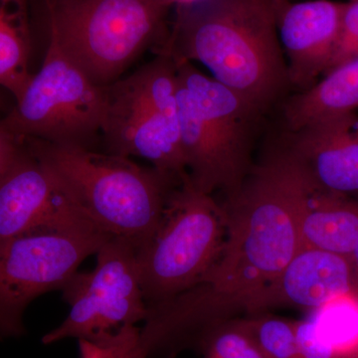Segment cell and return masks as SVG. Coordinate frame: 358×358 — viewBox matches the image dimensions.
I'll use <instances>...</instances> for the list:
<instances>
[{"instance_id": "1", "label": "cell", "mask_w": 358, "mask_h": 358, "mask_svg": "<svg viewBox=\"0 0 358 358\" xmlns=\"http://www.w3.org/2000/svg\"><path fill=\"white\" fill-rule=\"evenodd\" d=\"M303 178L284 150L253 167L222 205L225 236L213 267L197 285L224 320L246 315L247 301L301 249L298 211Z\"/></svg>"}, {"instance_id": "2", "label": "cell", "mask_w": 358, "mask_h": 358, "mask_svg": "<svg viewBox=\"0 0 358 358\" xmlns=\"http://www.w3.org/2000/svg\"><path fill=\"white\" fill-rule=\"evenodd\" d=\"M278 0H201L178 7L159 53L199 62L219 83L265 110L289 83L277 28Z\"/></svg>"}, {"instance_id": "3", "label": "cell", "mask_w": 358, "mask_h": 358, "mask_svg": "<svg viewBox=\"0 0 358 358\" xmlns=\"http://www.w3.org/2000/svg\"><path fill=\"white\" fill-rule=\"evenodd\" d=\"M25 141L99 229L129 240L136 248L157 229L169 194L181 182L131 157L78 145Z\"/></svg>"}, {"instance_id": "4", "label": "cell", "mask_w": 358, "mask_h": 358, "mask_svg": "<svg viewBox=\"0 0 358 358\" xmlns=\"http://www.w3.org/2000/svg\"><path fill=\"white\" fill-rule=\"evenodd\" d=\"M181 150L190 182L212 194L234 192L251 171L250 152L263 110L193 63H178Z\"/></svg>"}, {"instance_id": "5", "label": "cell", "mask_w": 358, "mask_h": 358, "mask_svg": "<svg viewBox=\"0 0 358 358\" xmlns=\"http://www.w3.org/2000/svg\"><path fill=\"white\" fill-rule=\"evenodd\" d=\"M136 245L110 237L96 252L92 272L73 275L61 289L70 306L64 322L45 334L49 345L76 338L81 358H109L128 348L147 317L136 265Z\"/></svg>"}, {"instance_id": "6", "label": "cell", "mask_w": 358, "mask_h": 358, "mask_svg": "<svg viewBox=\"0 0 358 358\" xmlns=\"http://www.w3.org/2000/svg\"><path fill=\"white\" fill-rule=\"evenodd\" d=\"M224 236L222 205L186 176L169 194L157 229L136 249L148 308L200 284L217 260Z\"/></svg>"}, {"instance_id": "7", "label": "cell", "mask_w": 358, "mask_h": 358, "mask_svg": "<svg viewBox=\"0 0 358 358\" xmlns=\"http://www.w3.org/2000/svg\"><path fill=\"white\" fill-rule=\"evenodd\" d=\"M167 0H50V42L107 87L157 36Z\"/></svg>"}, {"instance_id": "8", "label": "cell", "mask_w": 358, "mask_h": 358, "mask_svg": "<svg viewBox=\"0 0 358 358\" xmlns=\"http://www.w3.org/2000/svg\"><path fill=\"white\" fill-rule=\"evenodd\" d=\"M178 63L159 56L107 86L102 136L107 152L147 159L176 180L188 176L178 122Z\"/></svg>"}, {"instance_id": "9", "label": "cell", "mask_w": 358, "mask_h": 358, "mask_svg": "<svg viewBox=\"0 0 358 358\" xmlns=\"http://www.w3.org/2000/svg\"><path fill=\"white\" fill-rule=\"evenodd\" d=\"M107 87L99 86L55 45L0 126L14 138L94 148L102 134Z\"/></svg>"}, {"instance_id": "10", "label": "cell", "mask_w": 358, "mask_h": 358, "mask_svg": "<svg viewBox=\"0 0 358 358\" xmlns=\"http://www.w3.org/2000/svg\"><path fill=\"white\" fill-rule=\"evenodd\" d=\"M110 236L96 226L33 231L0 241V341L24 334L30 303L60 289Z\"/></svg>"}, {"instance_id": "11", "label": "cell", "mask_w": 358, "mask_h": 358, "mask_svg": "<svg viewBox=\"0 0 358 358\" xmlns=\"http://www.w3.org/2000/svg\"><path fill=\"white\" fill-rule=\"evenodd\" d=\"M85 226L96 225L22 141L20 154L0 176V241L33 231Z\"/></svg>"}, {"instance_id": "12", "label": "cell", "mask_w": 358, "mask_h": 358, "mask_svg": "<svg viewBox=\"0 0 358 358\" xmlns=\"http://www.w3.org/2000/svg\"><path fill=\"white\" fill-rule=\"evenodd\" d=\"M282 148L308 187L358 201V115H334L291 131Z\"/></svg>"}, {"instance_id": "13", "label": "cell", "mask_w": 358, "mask_h": 358, "mask_svg": "<svg viewBox=\"0 0 358 358\" xmlns=\"http://www.w3.org/2000/svg\"><path fill=\"white\" fill-rule=\"evenodd\" d=\"M345 3L278 0L277 28L289 83L308 89L331 68Z\"/></svg>"}, {"instance_id": "14", "label": "cell", "mask_w": 358, "mask_h": 358, "mask_svg": "<svg viewBox=\"0 0 358 358\" xmlns=\"http://www.w3.org/2000/svg\"><path fill=\"white\" fill-rule=\"evenodd\" d=\"M357 291L350 258L313 248H301L270 284L254 294L246 315L270 308L317 310L336 296Z\"/></svg>"}, {"instance_id": "15", "label": "cell", "mask_w": 358, "mask_h": 358, "mask_svg": "<svg viewBox=\"0 0 358 358\" xmlns=\"http://www.w3.org/2000/svg\"><path fill=\"white\" fill-rule=\"evenodd\" d=\"M298 227L301 248L350 258L358 243V201L315 192L303 178Z\"/></svg>"}, {"instance_id": "16", "label": "cell", "mask_w": 358, "mask_h": 358, "mask_svg": "<svg viewBox=\"0 0 358 358\" xmlns=\"http://www.w3.org/2000/svg\"><path fill=\"white\" fill-rule=\"evenodd\" d=\"M358 109V56L327 71L317 82L292 96L285 107L289 131L334 115Z\"/></svg>"}, {"instance_id": "17", "label": "cell", "mask_w": 358, "mask_h": 358, "mask_svg": "<svg viewBox=\"0 0 358 358\" xmlns=\"http://www.w3.org/2000/svg\"><path fill=\"white\" fill-rule=\"evenodd\" d=\"M24 0H0V87L18 100L32 75Z\"/></svg>"}, {"instance_id": "18", "label": "cell", "mask_w": 358, "mask_h": 358, "mask_svg": "<svg viewBox=\"0 0 358 358\" xmlns=\"http://www.w3.org/2000/svg\"><path fill=\"white\" fill-rule=\"evenodd\" d=\"M235 322L263 358H300L294 320L259 312L238 317Z\"/></svg>"}, {"instance_id": "19", "label": "cell", "mask_w": 358, "mask_h": 358, "mask_svg": "<svg viewBox=\"0 0 358 358\" xmlns=\"http://www.w3.org/2000/svg\"><path fill=\"white\" fill-rule=\"evenodd\" d=\"M313 312L320 331L339 357L358 352V292L336 296Z\"/></svg>"}, {"instance_id": "20", "label": "cell", "mask_w": 358, "mask_h": 358, "mask_svg": "<svg viewBox=\"0 0 358 358\" xmlns=\"http://www.w3.org/2000/svg\"><path fill=\"white\" fill-rule=\"evenodd\" d=\"M203 358H263L235 320L221 324L202 343Z\"/></svg>"}, {"instance_id": "21", "label": "cell", "mask_w": 358, "mask_h": 358, "mask_svg": "<svg viewBox=\"0 0 358 358\" xmlns=\"http://www.w3.org/2000/svg\"><path fill=\"white\" fill-rule=\"evenodd\" d=\"M294 329L300 358H341L320 331L313 312L294 322Z\"/></svg>"}, {"instance_id": "22", "label": "cell", "mask_w": 358, "mask_h": 358, "mask_svg": "<svg viewBox=\"0 0 358 358\" xmlns=\"http://www.w3.org/2000/svg\"><path fill=\"white\" fill-rule=\"evenodd\" d=\"M357 56L358 0H350V2H346L343 7L341 33L329 70Z\"/></svg>"}, {"instance_id": "23", "label": "cell", "mask_w": 358, "mask_h": 358, "mask_svg": "<svg viewBox=\"0 0 358 358\" xmlns=\"http://www.w3.org/2000/svg\"><path fill=\"white\" fill-rule=\"evenodd\" d=\"M22 145V141L14 138L13 134L0 126V176L16 159Z\"/></svg>"}, {"instance_id": "24", "label": "cell", "mask_w": 358, "mask_h": 358, "mask_svg": "<svg viewBox=\"0 0 358 358\" xmlns=\"http://www.w3.org/2000/svg\"><path fill=\"white\" fill-rule=\"evenodd\" d=\"M350 260V263H352L353 274H355V282H357V288L358 291V243L355 250H353Z\"/></svg>"}, {"instance_id": "25", "label": "cell", "mask_w": 358, "mask_h": 358, "mask_svg": "<svg viewBox=\"0 0 358 358\" xmlns=\"http://www.w3.org/2000/svg\"><path fill=\"white\" fill-rule=\"evenodd\" d=\"M171 6L183 7L192 6V4L197 3L201 0H167Z\"/></svg>"}, {"instance_id": "26", "label": "cell", "mask_w": 358, "mask_h": 358, "mask_svg": "<svg viewBox=\"0 0 358 358\" xmlns=\"http://www.w3.org/2000/svg\"><path fill=\"white\" fill-rule=\"evenodd\" d=\"M348 358H358V352L357 353H355V355H352V357Z\"/></svg>"}]
</instances>
